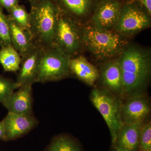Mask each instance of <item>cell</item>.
<instances>
[{"label":"cell","instance_id":"1","mask_svg":"<svg viewBox=\"0 0 151 151\" xmlns=\"http://www.w3.org/2000/svg\"><path fill=\"white\" fill-rule=\"evenodd\" d=\"M118 60L122 70V95L132 97L142 94L151 75L150 55L135 46H128Z\"/></svg>","mask_w":151,"mask_h":151},{"label":"cell","instance_id":"2","mask_svg":"<svg viewBox=\"0 0 151 151\" xmlns=\"http://www.w3.org/2000/svg\"><path fill=\"white\" fill-rule=\"evenodd\" d=\"M30 4L29 32L33 42L41 48L52 46L60 9L54 0H34Z\"/></svg>","mask_w":151,"mask_h":151},{"label":"cell","instance_id":"3","mask_svg":"<svg viewBox=\"0 0 151 151\" xmlns=\"http://www.w3.org/2000/svg\"><path fill=\"white\" fill-rule=\"evenodd\" d=\"M81 32L82 46L99 61L119 56L128 46L126 37L113 30L98 29L90 25L81 28Z\"/></svg>","mask_w":151,"mask_h":151},{"label":"cell","instance_id":"4","mask_svg":"<svg viewBox=\"0 0 151 151\" xmlns=\"http://www.w3.org/2000/svg\"><path fill=\"white\" fill-rule=\"evenodd\" d=\"M90 100L105 120L115 144L123 125L121 116L122 103L119 97L105 88L92 89Z\"/></svg>","mask_w":151,"mask_h":151},{"label":"cell","instance_id":"5","mask_svg":"<svg viewBox=\"0 0 151 151\" xmlns=\"http://www.w3.org/2000/svg\"><path fill=\"white\" fill-rule=\"evenodd\" d=\"M70 58L54 46L42 48L36 83L60 81L71 74Z\"/></svg>","mask_w":151,"mask_h":151},{"label":"cell","instance_id":"6","mask_svg":"<svg viewBox=\"0 0 151 151\" xmlns=\"http://www.w3.org/2000/svg\"><path fill=\"white\" fill-rule=\"evenodd\" d=\"M70 58L76 56L82 47L78 22L60 11L55 31L53 45Z\"/></svg>","mask_w":151,"mask_h":151},{"label":"cell","instance_id":"7","mask_svg":"<svg viewBox=\"0 0 151 151\" xmlns=\"http://www.w3.org/2000/svg\"><path fill=\"white\" fill-rule=\"evenodd\" d=\"M150 15L140 4L129 3L122 6L113 30L124 37L131 36L149 27Z\"/></svg>","mask_w":151,"mask_h":151},{"label":"cell","instance_id":"8","mask_svg":"<svg viewBox=\"0 0 151 151\" xmlns=\"http://www.w3.org/2000/svg\"><path fill=\"white\" fill-rule=\"evenodd\" d=\"M151 111L148 99L142 94L130 97L121 108L123 124L143 123Z\"/></svg>","mask_w":151,"mask_h":151},{"label":"cell","instance_id":"9","mask_svg":"<svg viewBox=\"0 0 151 151\" xmlns=\"http://www.w3.org/2000/svg\"><path fill=\"white\" fill-rule=\"evenodd\" d=\"M121 3L117 0H103L97 6L91 25L98 29L113 30L119 18Z\"/></svg>","mask_w":151,"mask_h":151},{"label":"cell","instance_id":"10","mask_svg":"<svg viewBox=\"0 0 151 151\" xmlns=\"http://www.w3.org/2000/svg\"><path fill=\"white\" fill-rule=\"evenodd\" d=\"M5 128L6 140L20 137L31 131L38 124L34 116L8 113L3 119Z\"/></svg>","mask_w":151,"mask_h":151},{"label":"cell","instance_id":"11","mask_svg":"<svg viewBox=\"0 0 151 151\" xmlns=\"http://www.w3.org/2000/svg\"><path fill=\"white\" fill-rule=\"evenodd\" d=\"M32 85L27 84L20 86L3 101L1 104L8 113L34 116Z\"/></svg>","mask_w":151,"mask_h":151},{"label":"cell","instance_id":"12","mask_svg":"<svg viewBox=\"0 0 151 151\" xmlns=\"http://www.w3.org/2000/svg\"><path fill=\"white\" fill-rule=\"evenodd\" d=\"M42 48L35 46L29 53L22 58L16 84L17 88L25 84L36 83Z\"/></svg>","mask_w":151,"mask_h":151},{"label":"cell","instance_id":"13","mask_svg":"<svg viewBox=\"0 0 151 151\" xmlns=\"http://www.w3.org/2000/svg\"><path fill=\"white\" fill-rule=\"evenodd\" d=\"M100 75L105 89L113 94H122V73L119 60L106 61L101 67Z\"/></svg>","mask_w":151,"mask_h":151},{"label":"cell","instance_id":"14","mask_svg":"<svg viewBox=\"0 0 151 151\" xmlns=\"http://www.w3.org/2000/svg\"><path fill=\"white\" fill-rule=\"evenodd\" d=\"M69 68L71 74L90 86L94 85L100 76L97 67L81 55L70 58Z\"/></svg>","mask_w":151,"mask_h":151},{"label":"cell","instance_id":"15","mask_svg":"<svg viewBox=\"0 0 151 151\" xmlns=\"http://www.w3.org/2000/svg\"><path fill=\"white\" fill-rule=\"evenodd\" d=\"M144 123L123 124L119 131L116 146L129 151H137Z\"/></svg>","mask_w":151,"mask_h":151},{"label":"cell","instance_id":"16","mask_svg":"<svg viewBox=\"0 0 151 151\" xmlns=\"http://www.w3.org/2000/svg\"><path fill=\"white\" fill-rule=\"evenodd\" d=\"M8 17L12 45L22 57L29 53L36 46L29 32L19 26Z\"/></svg>","mask_w":151,"mask_h":151},{"label":"cell","instance_id":"17","mask_svg":"<svg viewBox=\"0 0 151 151\" xmlns=\"http://www.w3.org/2000/svg\"><path fill=\"white\" fill-rule=\"evenodd\" d=\"M60 11L77 22L85 16L91 5V0H54Z\"/></svg>","mask_w":151,"mask_h":151},{"label":"cell","instance_id":"18","mask_svg":"<svg viewBox=\"0 0 151 151\" xmlns=\"http://www.w3.org/2000/svg\"><path fill=\"white\" fill-rule=\"evenodd\" d=\"M22 58L12 45L1 47L0 64L6 72H17L19 69Z\"/></svg>","mask_w":151,"mask_h":151},{"label":"cell","instance_id":"19","mask_svg":"<svg viewBox=\"0 0 151 151\" xmlns=\"http://www.w3.org/2000/svg\"><path fill=\"white\" fill-rule=\"evenodd\" d=\"M10 18L18 25L29 32L30 16L24 6L18 4L8 12Z\"/></svg>","mask_w":151,"mask_h":151},{"label":"cell","instance_id":"20","mask_svg":"<svg viewBox=\"0 0 151 151\" xmlns=\"http://www.w3.org/2000/svg\"><path fill=\"white\" fill-rule=\"evenodd\" d=\"M48 151H81L71 139L60 136L54 139L48 147Z\"/></svg>","mask_w":151,"mask_h":151},{"label":"cell","instance_id":"21","mask_svg":"<svg viewBox=\"0 0 151 151\" xmlns=\"http://www.w3.org/2000/svg\"><path fill=\"white\" fill-rule=\"evenodd\" d=\"M0 6V47L12 45L10 34L9 24L8 15Z\"/></svg>","mask_w":151,"mask_h":151},{"label":"cell","instance_id":"22","mask_svg":"<svg viewBox=\"0 0 151 151\" xmlns=\"http://www.w3.org/2000/svg\"><path fill=\"white\" fill-rule=\"evenodd\" d=\"M18 89L15 81L0 75V103Z\"/></svg>","mask_w":151,"mask_h":151},{"label":"cell","instance_id":"23","mask_svg":"<svg viewBox=\"0 0 151 151\" xmlns=\"http://www.w3.org/2000/svg\"><path fill=\"white\" fill-rule=\"evenodd\" d=\"M139 148V151H151V124H144L141 131Z\"/></svg>","mask_w":151,"mask_h":151},{"label":"cell","instance_id":"24","mask_svg":"<svg viewBox=\"0 0 151 151\" xmlns=\"http://www.w3.org/2000/svg\"><path fill=\"white\" fill-rule=\"evenodd\" d=\"M19 0H0V6L8 12L13 8L19 4Z\"/></svg>","mask_w":151,"mask_h":151},{"label":"cell","instance_id":"25","mask_svg":"<svg viewBox=\"0 0 151 151\" xmlns=\"http://www.w3.org/2000/svg\"><path fill=\"white\" fill-rule=\"evenodd\" d=\"M139 4L147 12L150 16L151 14V0H137Z\"/></svg>","mask_w":151,"mask_h":151},{"label":"cell","instance_id":"26","mask_svg":"<svg viewBox=\"0 0 151 151\" xmlns=\"http://www.w3.org/2000/svg\"><path fill=\"white\" fill-rule=\"evenodd\" d=\"M6 134L5 128L4 121L0 122V140H6Z\"/></svg>","mask_w":151,"mask_h":151},{"label":"cell","instance_id":"27","mask_svg":"<svg viewBox=\"0 0 151 151\" xmlns=\"http://www.w3.org/2000/svg\"><path fill=\"white\" fill-rule=\"evenodd\" d=\"M113 151H129L127 150H124V149L121 148H119V147H117V146H116L115 147V148H114V150H113Z\"/></svg>","mask_w":151,"mask_h":151},{"label":"cell","instance_id":"28","mask_svg":"<svg viewBox=\"0 0 151 151\" xmlns=\"http://www.w3.org/2000/svg\"><path fill=\"white\" fill-rule=\"evenodd\" d=\"M27 1H28L29 2V3H30L31 2H32L33 1H34V0H27Z\"/></svg>","mask_w":151,"mask_h":151}]
</instances>
